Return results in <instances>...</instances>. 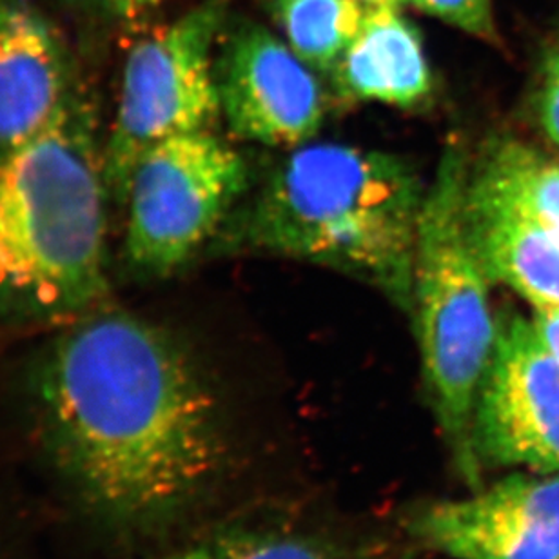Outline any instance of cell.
<instances>
[{"label":"cell","mask_w":559,"mask_h":559,"mask_svg":"<svg viewBox=\"0 0 559 559\" xmlns=\"http://www.w3.org/2000/svg\"><path fill=\"white\" fill-rule=\"evenodd\" d=\"M70 55L48 19L0 0V155L37 135L75 93Z\"/></svg>","instance_id":"obj_10"},{"label":"cell","mask_w":559,"mask_h":559,"mask_svg":"<svg viewBox=\"0 0 559 559\" xmlns=\"http://www.w3.org/2000/svg\"><path fill=\"white\" fill-rule=\"evenodd\" d=\"M465 211L490 280L509 285L534 309L559 307V227L474 193L468 186Z\"/></svg>","instance_id":"obj_12"},{"label":"cell","mask_w":559,"mask_h":559,"mask_svg":"<svg viewBox=\"0 0 559 559\" xmlns=\"http://www.w3.org/2000/svg\"><path fill=\"white\" fill-rule=\"evenodd\" d=\"M84 2L122 21H135L140 16L147 15L150 11L156 10L164 0H84Z\"/></svg>","instance_id":"obj_18"},{"label":"cell","mask_w":559,"mask_h":559,"mask_svg":"<svg viewBox=\"0 0 559 559\" xmlns=\"http://www.w3.org/2000/svg\"><path fill=\"white\" fill-rule=\"evenodd\" d=\"M231 0H202L193 10L133 44L119 104L104 145L109 193L124 205L145 151L171 136L211 130L221 117L213 51Z\"/></svg>","instance_id":"obj_5"},{"label":"cell","mask_w":559,"mask_h":559,"mask_svg":"<svg viewBox=\"0 0 559 559\" xmlns=\"http://www.w3.org/2000/svg\"><path fill=\"white\" fill-rule=\"evenodd\" d=\"M425 191L411 164L391 153L304 144L271 169L235 238L240 249L366 280L413 311Z\"/></svg>","instance_id":"obj_2"},{"label":"cell","mask_w":559,"mask_h":559,"mask_svg":"<svg viewBox=\"0 0 559 559\" xmlns=\"http://www.w3.org/2000/svg\"><path fill=\"white\" fill-rule=\"evenodd\" d=\"M411 4L479 40L498 43L492 0H411Z\"/></svg>","instance_id":"obj_16"},{"label":"cell","mask_w":559,"mask_h":559,"mask_svg":"<svg viewBox=\"0 0 559 559\" xmlns=\"http://www.w3.org/2000/svg\"><path fill=\"white\" fill-rule=\"evenodd\" d=\"M221 46L216 86L233 136L271 147L309 144L325 119L317 71L257 22L235 24Z\"/></svg>","instance_id":"obj_8"},{"label":"cell","mask_w":559,"mask_h":559,"mask_svg":"<svg viewBox=\"0 0 559 559\" xmlns=\"http://www.w3.org/2000/svg\"><path fill=\"white\" fill-rule=\"evenodd\" d=\"M248 164L211 130L162 140L136 162L126 194V260L147 278L180 270L248 189Z\"/></svg>","instance_id":"obj_6"},{"label":"cell","mask_w":559,"mask_h":559,"mask_svg":"<svg viewBox=\"0 0 559 559\" xmlns=\"http://www.w3.org/2000/svg\"><path fill=\"white\" fill-rule=\"evenodd\" d=\"M534 329L539 340L559 358V307L556 309H534Z\"/></svg>","instance_id":"obj_19"},{"label":"cell","mask_w":559,"mask_h":559,"mask_svg":"<svg viewBox=\"0 0 559 559\" xmlns=\"http://www.w3.org/2000/svg\"><path fill=\"white\" fill-rule=\"evenodd\" d=\"M407 531L452 559H559V474L522 471L463 500L430 501Z\"/></svg>","instance_id":"obj_9"},{"label":"cell","mask_w":559,"mask_h":559,"mask_svg":"<svg viewBox=\"0 0 559 559\" xmlns=\"http://www.w3.org/2000/svg\"><path fill=\"white\" fill-rule=\"evenodd\" d=\"M473 447L484 471L559 474V358L520 314L500 320L474 413Z\"/></svg>","instance_id":"obj_7"},{"label":"cell","mask_w":559,"mask_h":559,"mask_svg":"<svg viewBox=\"0 0 559 559\" xmlns=\"http://www.w3.org/2000/svg\"><path fill=\"white\" fill-rule=\"evenodd\" d=\"M109 197L95 109L75 90L0 155V304L40 318L95 306L108 290Z\"/></svg>","instance_id":"obj_3"},{"label":"cell","mask_w":559,"mask_h":559,"mask_svg":"<svg viewBox=\"0 0 559 559\" xmlns=\"http://www.w3.org/2000/svg\"><path fill=\"white\" fill-rule=\"evenodd\" d=\"M40 402L79 492L124 525L177 516L231 460L221 409L193 360L131 312H90L68 329L40 372Z\"/></svg>","instance_id":"obj_1"},{"label":"cell","mask_w":559,"mask_h":559,"mask_svg":"<svg viewBox=\"0 0 559 559\" xmlns=\"http://www.w3.org/2000/svg\"><path fill=\"white\" fill-rule=\"evenodd\" d=\"M539 119L547 136L559 145V53H552L545 60Z\"/></svg>","instance_id":"obj_17"},{"label":"cell","mask_w":559,"mask_h":559,"mask_svg":"<svg viewBox=\"0 0 559 559\" xmlns=\"http://www.w3.org/2000/svg\"><path fill=\"white\" fill-rule=\"evenodd\" d=\"M329 75L338 95L356 103L409 109L432 90L421 37L396 5H367L360 32Z\"/></svg>","instance_id":"obj_11"},{"label":"cell","mask_w":559,"mask_h":559,"mask_svg":"<svg viewBox=\"0 0 559 559\" xmlns=\"http://www.w3.org/2000/svg\"><path fill=\"white\" fill-rule=\"evenodd\" d=\"M468 189L559 227V162L516 140L490 142L471 164Z\"/></svg>","instance_id":"obj_13"},{"label":"cell","mask_w":559,"mask_h":559,"mask_svg":"<svg viewBox=\"0 0 559 559\" xmlns=\"http://www.w3.org/2000/svg\"><path fill=\"white\" fill-rule=\"evenodd\" d=\"M383 545L267 525H231L158 559H391Z\"/></svg>","instance_id":"obj_14"},{"label":"cell","mask_w":559,"mask_h":559,"mask_svg":"<svg viewBox=\"0 0 559 559\" xmlns=\"http://www.w3.org/2000/svg\"><path fill=\"white\" fill-rule=\"evenodd\" d=\"M285 43L317 73H331L360 32L367 5L360 0H262Z\"/></svg>","instance_id":"obj_15"},{"label":"cell","mask_w":559,"mask_h":559,"mask_svg":"<svg viewBox=\"0 0 559 559\" xmlns=\"http://www.w3.org/2000/svg\"><path fill=\"white\" fill-rule=\"evenodd\" d=\"M468 171L467 151L452 140L421 205L413 312L430 411L460 478L474 492L484 487L473 447L474 413L500 320L490 307L492 280L468 233Z\"/></svg>","instance_id":"obj_4"},{"label":"cell","mask_w":559,"mask_h":559,"mask_svg":"<svg viewBox=\"0 0 559 559\" xmlns=\"http://www.w3.org/2000/svg\"><path fill=\"white\" fill-rule=\"evenodd\" d=\"M360 2L366 5H396V8L411 4V0H360Z\"/></svg>","instance_id":"obj_20"}]
</instances>
